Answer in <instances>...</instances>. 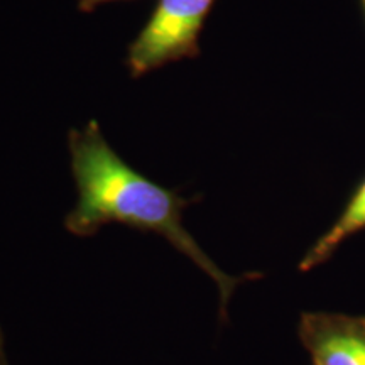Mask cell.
I'll return each instance as SVG.
<instances>
[{
	"instance_id": "6da1fadb",
	"label": "cell",
	"mask_w": 365,
	"mask_h": 365,
	"mask_svg": "<svg viewBox=\"0 0 365 365\" xmlns=\"http://www.w3.org/2000/svg\"><path fill=\"white\" fill-rule=\"evenodd\" d=\"M71 175L76 185V205L65 218V228L76 237H91L108 223H120L143 234L166 239L217 284L220 317L227 322V307L240 282L261 279V272L230 276L213 262L195 237L182 225V212L200 196L185 198L178 190L158 185L124 161L107 143L97 120L83 130L68 134Z\"/></svg>"
},
{
	"instance_id": "52a82bcc",
	"label": "cell",
	"mask_w": 365,
	"mask_h": 365,
	"mask_svg": "<svg viewBox=\"0 0 365 365\" xmlns=\"http://www.w3.org/2000/svg\"><path fill=\"white\" fill-rule=\"evenodd\" d=\"M360 6H362V11H364V16H365V0H360Z\"/></svg>"
},
{
	"instance_id": "5b68a950",
	"label": "cell",
	"mask_w": 365,
	"mask_h": 365,
	"mask_svg": "<svg viewBox=\"0 0 365 365\" xmlns=\"http://www.w3.org/2000/svg\"><path fill=\"white\" fill-rule=\"evenodd\" d=\"M110 2H132V0H78V9L80 12H93L95 9L103 6V4Z\"/></svg>"
},
{
	"instance_id": "3957f363",
	"label": "cell",
	"mask_w": 365,
	"mask_h": 365,
	"mask_svg": "<svg viewBox=\"0 0 365 365\" xmlns=\"http://www.w3.org/2000/svg\"><path fill=\"white\" fill-rule=\"evenodd\" d=\"M298 336L312 365H365V314L304 312Z\"/></svg>"
},
{
	"instance_id": "7a4b0ae2",
	"label": "cell",
	"mask_w": 365,
	"mask_h": 365,
	"mask_svg": "<svg viewBox=\"0 0 365 365\" xmlns=\"http://www.w3.org/2000/svg\"><path fill=\"white\" fill-rule=\"evenodd\" d=\"M217 0H156L140 33L127 48L134 80L170 63L200 56V36Z\"/></svg>"
},
{
	"instance_id": "8992f818",
	"label": "cell",
	"mask_w": 365,
	"mask_h": 365,
	"mask_svg": "<svg viewBox=\"0 0 365 365\" xmlns=\"http://www.w3.org/2000/svg\"><path fill=\"white\" fill-rule=\"evenodd\" d=\"M0 365H11L7 359V352H6V339H4V331L0 328Z\"/></svg>"
},
{
	"instance_id": "277c9868",
	"label": "cell",
	"mask_w": 365,
	"mask_h": 365,
	"mask_svg": "<svg viewBox=\"0 0 365 365\" xmlns=\"http://www.w3.org/2000/svg\"><path fill=\"white\" fill-rule=\"evenodd\" d=\"M365 230V176L359 181L349 200H346L344 210L331 223L323 235H319L314 244L307 250L298 264L301 272H309L314 267L322 266L330 261L333 254L340 249L346 239L357 235L359 232Z\"/></svg>"
}]
</instances>
